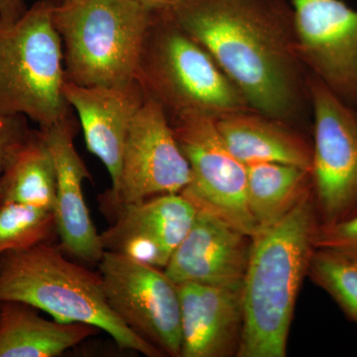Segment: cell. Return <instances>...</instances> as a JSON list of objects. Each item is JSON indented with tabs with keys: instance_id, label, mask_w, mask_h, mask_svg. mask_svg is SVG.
Masks as SVG:
<instances>
[{
	"instance_id": "9c48e42d",
	"label": "cell",
	"mask_w": 357,
	"mask_h": 357,
	"mask_svg": "<svg viewBox=\"0 0 357 357\" xmlns=\"http://www.w3.org/2000/svg\"><path fill=\"white\" fill-rule=\"evenodd\" d=\"M110 309L163 356L181 357L178 284L161 268L105 251L98 264Z\"/></svg>"
},
{
	"instance_id": "ba28073f",
	"label": "cell",
	"mask_w": 357,
	"mask_h": 357,
	"mask_svg": "<svg viewBox=\"0 0 357 357\" xmlns=\"http://www.w3.org/2000/svg\"><path fill=\"white\" fill-rule=\"evenodd\" d=\"M168 119L191 169V182L181 194L197 210L213 213L248 236H255L257 229L246 197L248 167L229 151L215 119L183 114Z\"/></svg>"
},
{
	"instance_id": "9a60e30c",
	"label": "cell",
	"mask_w": 357,
	"mask_h": 357,
	"mask_svg": "<svg viewBox=\"0 0 357 357\" xmlns=\"http://www.w3.org/2000/svg\"><path fill=\"white\" fill-rule=\"evenodd\" d=\"M64 93L79 116L86 148L107 168L112 187L121 175L129 128L146 102L144 91L136 79L119 86H93L66 81Z\"/></svg>"
},
{
	"instance_id": "3957f363",
	"label": "cell",
	"mask_w": 357,
	"mask_h": 357,
	"mask_svg": "<svg viewBox=\"0 0 357 357\" xmlns=\"http://www.w3.org/2000/svg\"><path fill=\"white\" fill-rule=\"evenodd\" d=\"M3 301L25 303L62 323L95 326L122 349L163 356L110 309L100 274L70 260L53 243L0 256V302Z\"/></svg>"
},
{
	"instance_id": "30bf717a",
	"label": "cell",
	"mask_w": 357,
	"mask_h": 357,
	"mask_svg": "<svg viewBox=\"0 0 357 357\" xmlns=\"http://www.w3.org/2000/svg\"><path fill=\"white\" fill-rule=\"evenodd\" d=\"M191 178L168 116L158 103L147 98L126 136L119 181L100 197L102 210L112 217L126 204L181 194Z\"/></svg>"
},
{
	"instance_id": "44dd1931",
	"label": "cell",
	"mask_w": 357,
	"mask_h": 357,
	"mask_svg": "<svg viewBox=\"0 0 357 357\" xmlns=\"http://www.w3.org/2000/svg\"><path fill=\"white\" fill-rule=\"evenodd\" d=\"M56 236L54 211L22 204H0V256L42 243H53Z\"/></svg>"
},
{
	"instance_id": "8992f818",
	"label": "cell",
	"mask_w": 357,
	"mask_h": 357,
	"mask_svg": "<svg viewBox=\"0 0 357 357\" xmlns=\"http://www.w3.org/2000/svg\"><path fill=\"white\" fill-rule=\"evenodd\" d=\"M58 0H38L0 23V115H24L46 129L73 116L64 93V53L53 22Z\"/></svg>"
},
{
	"instance_id": "ffe728a7",
	"label": "cell",
	"mask_w": 357,
	"mask_h": 357,
	"mask_svg": "<svg viewBox=\"0 0 357 357\" xmlns=\"http://www.w3.org/2000/svg\"><path fill=\"white\" fill-rule=\"evenodd\" d=\"M55 165L40 129H32L0 178V204L17 203L54 211Z\"/></svg>"
},
{
	"instance_id": "484cf974",
	"label": "cell",
	"mask_w": 357,
	"mask_h": 357,
	"mask_svg": "<svg viewBox=\"0 0 357 357\" xmlns=\"http://www.w3.org/2000/svg\"><path fill=\"white\" fill-rule=\"evenodd\" d=\"M136 1L148 7V8L156 10V9L164 8V7L169 6L174 0H136Z\"/></svg>"
},
{
	"instance_id": "277c9868",
	"label": "cell",
	"mask_w": 357,
	"mask_h": 357,
	"mask_svg": "<svg viewBox=\"0 0 357 357\" xmlns=\"http://www.w3.org/2000/svg\"><path fill=\"white\" fill-rule=\"evenodd\" d=\"M136 81L167 116L199 114L217 119L252 110L202 45L163 8L153 11L141 47Z\"/></svg>"
},
{
	"instance_id": "4fadbf2b",
	"label": "cell",
	"mask_w": 357,
	"mask_h": 357,
	"mask_svg": "<svg viewBox=\"0 0 357 357\" xmlns=\"http://www.w3.org/2000/svg\"><path fill=\"white\" fill-rule=\"evenodd\" d=\"M77 129L79 122L73 115L40 131L55 165L57 189L54 213L59 246L77 261L98 265L105 251L84 198V181L91 176L75 146Z\"/></svg>"
},
{
	"instance_id": "4316f807",
	"label": "cell",
	"mask_w": 357,
	"mask_h": 357,
	"mask_svg": "<svg viewBox=\"0 0 357 357\" xmlns=\"http://www.w3.org/2000/svg\"><path fill=\"white\" fill-rule=\"evenodd\" d=\"M74 1V0H58L60 3H69V2Z\"/></svg>"
},
{
	"instance_id": "7a4b0ae2",
	"label": "cell",
	"mask_w": 357,
	"mask_h": 357,
	"mask_svg": "<svg viewBox=\"0 0 357 357\" xmlns=\"http://www.w3.org/2000/svg\"><path fill=\"white\" fill-rule=\"evenodd\" d=\"M319 220L309 192L279 222L252 237L243 284L238 357H285L296 301L316 250Z\"/></svg>"
},
{
	"instance_id": "7c38bea8",
	"label": "cell",
	"mask_w": 357,
	"mask_h": 357,
	"mask_svg": "<svg viewBox=\"0 0 357 357\" xmlns=\"http://www.w3.org/2000/svg\"><path fill=\"white\" fill-rule=\"evenodd\" d=\"M197 215L182 194L161 195L121 206L100 234L105 251L164 269Z\"/></svg>"
},
{
	"instance_id": "5b68a950",
	"label": "cell",
	"mask_w": 357,
	"mask_h": 357,
	"mask_svg": "<svg viewBox=\"0 0 357 357\" xmlns=\"http://www.w3.org/2000/svg\"><path fill=\"white\" fill-rule=\"evenodd\" d=\"M153 11L136 0L57 2L53 22L62 41L66 81L86 86L134 81Z\"/></svg>"
},
{
	"instance_id": "e0dca14e",
	"label": "cell",
	"mask_w": 357,
	"mask_h": 357,
	"mask_svg": "<svg viewBox=\"0 0 357 357\" xmlns=\"http://www.w3.org/2000/svg\"><path fill=\"white\" fill-rule=\"evenodd\" d=\"M215 121L225 145L244 165L272 162L312 170V145L295 126L255 110Z\"/></svg>"
},
{
	"instance_id": "ac0fdd59",
	"label": "cell",
	"mask_w": 357,
	"mask_h": 357,
	"mask_svg": "<svg viewBox=\"0 0 357 357\" xmlns=\"http://www.w3.org/2000/svg\"><path fill=\"white\" fill-rule=\"evenodd\" d=\"M98 332L86 324L45 319L25 303L0 302V357L60 356Z\"/></svg>"
},
{
	"instance_id": "d4e9b609",
	"label": "cell",
	"mask_w": 357,
	"mask_h": 357,
	"mask_svg": "<svg viewBox=\"0 0 357 357\" xmlns=\"http://www.w3.org/2000/svg\"><path fill=\"white\" fill-rule=\"evenodd\" d=\"M27 10L24 0H0V23L13 24Z\"/></svg>"
},
{
	"instance_id": "cb8c5ba5",
	"label": "cell",
	"mask_w": 357,
	"mask_h": 357,
	"mask_svg": "<svg viewBox=\"0 0 357 357\" xmlns=\"http://www.w3.org/2000/svg\"><path fill=\"white\" fill-rule=\"evenodd\" d=\"M24 115H0V178L32 129Z\"/></svg>"
},
{
	"instance_id": "6da1fadb",
	"label": "cell",
	"mask_w": 357,
	"mask_h": 357,
	"mask_svg": "<svg viewBox=\"0 0 357 357\" xmlns=\"http://www.w3.org/2000/svg\"><path fill=\"white\" fill-rule=\"evenodd\" d=\"M163 9L211 54L251 109L295 128L312 114L289 0H174Z\"/></svg>"
},
{
	"instance_id": "8fae6325",
	"label": "cell",
	"mask_w": 357,
	"mask_h": 357,
	"mask_svg": "<svg viewBox=\"0 0 357 357\" xmlns=\"http://www.w3.org/2000/svg\"><path fill=\"white\" fill-rule=\"evenodd\" d=\"M301 62L357 109V10L344 0H289Z\"/></svg>"
},
{
	"instance_id": "52a82bcc",
	"label": "cell",
	"mask_w": 357,
	"mask_h": 357,
	"mask_svg": "<svg viewBox=\"0 0 357 357\" xmlns=\"http://www.w3.org/2000/svg\"><path fill=\"white\" fill-rule=\"evenodd\" d=\"M307 86L312 194L319 225H328L357 213V112L310 74Z\"/></svg>"
},
{
	"instance_id": "d6986e66",
	"label": "cell",
	"mask_w": 357,
	"mask_h": 357,
	"mask_svg": "<svg viewBox=\"0 0 357 357\" xmlns=\"http://www.w3.org/2000/svg\"><path fill=\"white\" fill-rule=\"evenodd\" d=\"M246 167L248 210L257 232L279 222L312 192L311 169L272 162Z\"/></svg>"
},
{
	"instance_id": "5bb4252c",
	"label": "cell",
	"mask_w": 357,
	"mask_h": 357,
	"mask_svg": "<svg viewBox=\"0 0 357 357\" xmlns=\"http://www.w3.org/2000/svg\"><path fill=\"white\" fill-rule=\"evenodd\" d=\"M251 244L252 237L213 213L197 210L191 229L164 271L176 284L241 286Z\"/></svg>"
},
{
	"instance_id": "7402d4cb",
	"label": "cell",
	"mask_w": 357,
	"mask_h": 357,
	"mask_svg": "<svg viewBox=\"0 0 357 357\" xmlns=\"http://www.w3.org/2000/svg\"><path fill=\"white\" fill-rule=\"evenodd\" d=\"M307 275L357 325V258L316 248Z\"/></svg>"
},
{
	"instance_id": "2e32d148",
	"label": "cell",
	"mask_w": 357,
	"mask_h": 357,
	"mask_svg": "<svg viewBox=\"0 0 357 357\" xmlns=\"http://www.w3.org/2000/svg\"><path fill=\"white\" fill-rule=\"evenodd\" d=\"M181 304V357L237 356L243 337V285L178 284Z\"/></svg>"
},
{
	"instance_id": "603a6c76",
	"label": "cell",
	"mask_w": 357,
	"mask_h": 357,
	"mask_svg": "<svg viewBox=\"0 0 357 357\" xmlns=\"http://www.w3.org/2000/svg\"><path fill=\"white\" fill-rule=\"evenodd\" d=\"M314 245L357 258V213L338 222L319 225Z\"/></svg>"
}]
</instances>
